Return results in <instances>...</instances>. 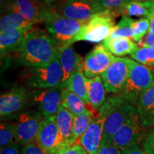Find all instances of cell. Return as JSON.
Wrapping results in <instances>:
<instances>
[{
  "label": "cell",
  "instance_id": "3",
  "mask_svg": "<svg viewBox=\"0 0 154 154\" xmlns=\"http://www.w3.org/2000/svg\"><path fill=\"white\" fill-rule=\"evenodd\" d=\"M129 67V74L124 89L120 94L123 99L133 105H136L138 99L154 82L152 71L137 61L126 58Z\"/></svg>",
  "mask_w": 154,
  "mask_h": 154
},
{
  "label": "cell",
  "instance_id": "28",
  "mask_svg": "<svg viewBox=\"0 0 154 154\" xmlns=\"http://www.w3.org/2000/svg\"><path fill=\"white\" fill-rule=\"evenodd\" d=\"M93 120V114L90 111H86L82 114L75 116L73 125V138L75 143H77V141L79 142L81 137L87 130Z\"/></svg>",
  "mask_w": 154,
  "mask_h": 154
},
{
  "label": "cell",
  "instance_id": "12",
  "mask_svg": "<svg viewBox=\"0 0 154 154\" xmlns=\"http://www.w3.org/2000/svg\"><path fill=\"white\" fill-rule=\"evenodd\" d=\"M136 112V108L128 101L113 109L106 119L101 146L110 143L113 135Z\"/></svg>",
  "mask_w": 154,
  "mask_h": 154
},
{
  "label": "cell",
  "instance_id": "45",
  "mask_svg": "<svg viewBox=\"0 0 154 154\" xmlns=\"http://www.w3.org/2000/svg\"><path fill=\"white\" fill-rule=\"evenodd\" d=\"M83 154H88V153H87V152H86V150H84V153H83Z\"/></svg>",
  "mask_w": 154,
  "mask_h": 154
},
{
  "label": "cell",
  "instance_id": "43",
  "mask_svg": "<svg viewBox=\"0 0 154 154\" xmlns=\"http://www.w3.org/2000/svg\"><path fill=\"white\" fill-rule=\"evenodd\" d=\"M136 1L141 2H151L153 1V0H136Z\"/></svg>",
  "mask_w": 154,
  "mask_h": 154
},
{
  "label": "cell",
  "instance_id": "32",
  "mask_svg": "<svg viewBox=\"0 0 154 154\" xmlns=\"http://www.w3.org/2000/svg\"><path fill=\"white\" fill-rule=\"evenodd\" d=\"M133 39L139 42L143 36L149 33L150 28V20L148 18H140L134 20L133 23Z\"/></svg>",
  "mask_w": 154,
  "mask_h": 154
},
{
  "label": "cell",
  "instance_id": "33",
  "mask_svg": "<svg viewBox=\"0 0 154 154\" xmlns=\"http://www.w3.org/2000/svg\"><path fill=\"white\" fill-rule=\"evenodd\" d=\"M142 147L147 154H154V128L149 131L142 142Z\"/></svg>",
  "mask_w": 154,
  "mask_h": 154
},
{
  "label": "cell",
  "instance_id": "15",
  "mask_svg": "<svg viewBox=\"0 0 154 154\" xmlns=\"http://www.w3.org/2000/svg\"><path fill=\"white\" fill-rule=\"evenodd\" d=\"M106 119L98 115L80 138L79 143L88 154H98L101 144Z\"/></svg>",
  "mask_w": 154,
  "mask_h": 154
},
{
  "label": "cell",
  "instance_id": "44",
  "mask_svg": "<svg viewBox=\"0 0 154 154\" xmlns=\"http://www.w3.org/2000/svg\"><path fill=\"white\" fill-rule=\"evenodd\" d=\"M43 1H44V2H45V4H47V5H49V3L51 2H52L53 0H43Z\"/></svg>",
  "mask_w": 154,
  "mask_h": 154
},
{
  "label": "cell",
  "instance_id": "40",
  "mask_svg": "<svg viewBox=\"0 0 154 154\" xmlns=\"http://www.w3.org/2000/svg\"><path fill=\"white\" fill-rule=\"evenodd\" d=\"M14 0H0V5H1V10L5 9L9 5L14 2Z\"/></svg>",
  "mask_w": 154,
  "mask_h": 154
},
{
  "label": "cell",
  "instance_id": "39",
  "mask_svg": "<svg viewBox=\"0 0 154 154\" xmlns=\"http://www.w3.org/2000/svg\"><path fill=\"white\" fill-rule=\"evenodd\" d=\"M149 19L150 20V28L149 32L154 34V11H153V13H152Z\"/></svg>",
  "mask_w": 154,
  "mask_h": 154
},
{
  "label": "cell",
  "instance_id": "9",
  "mask_svg": "<svg viewBox=\"0 0 154 154\" xmlns=\"http://www.w3.org/2000/svg\"><path fill=\"white\" fill-rule=\"evenodd\" d=\"M128 74L129 67L126 58L115 57L109 69L101 74L106 91L115 94H120L124 89Z\"/></svg>",
  "mask_w": 154,
  "mask_h": 154
},
{
  "label": "cell",
  "instance_id": "36",
  "mask_svg": "<svg viewBox=\"0 0 154 154\" xmlns=\"http://www.w3.org/2000/svg\"><path fill=\"white\" fill-rule=\"evenodd\" d=\"M98 154H122L121 151L113 144L100 146Z\"/></svg>",
  "mask_w": 154,
  "mask_h": 154
},
{
  "label": "cell",
  "instance_id": "14",
  "mask_svg": "<svg viewBox=\"0 0 154 154\" xmlns=\"http://www.w3.org/2000/svg\"><path fill=\"white\" fill-rule=\"evenodd\" d=\"M53 9L66 18L82 22H88L94 15L98 13L94 2L88 3L65 1Z\"/></svg>",
  "mask_w": 154,
  "mask_h": 154
},
{
  "label": "cell",
  "instance_id": "26",
  "mask_svg": "<svg viewBox=\"0 0 154 154\" xmlns=\"http://www.w3.org/2000/svg\"><path fill=\"white\" fill-rule=\"evenodd\" d=\"M153 11L149 2H141L136 0H131L124 6L121 10V14L127 17H139L149 19Z\"/></svg>",
  "mask_w": 154,
  "mask_h": 154
},
{
  "label": "cell",
  "instance_id": "24",
  "mask_svg": "<svg viewBox=\"0 0 154 154\" xmlns=\"http://www.w3.org/2000/svg\"><path fill=\"white\" fill-rule=\"evenodd\" d=\"M86 80L87 78L83 72V64H82L70 77L67 82L66 88L79 96L86 103H90L88 96Z\"/></svg>",
  "mask_w": 154,
  "mask_h": 154
},
{
  "label": "cell",
  "instance_id": "38",
  "mask_svg": "<svg viewBox=\"0 0 154 154\" xmlns=\"http://www.w3.org/2000/svg\"><path fill=\"white\" fill-rule=\"evenodd\" d=\"M122 154H147L143 150H142L139 146L128 148L121 151Z\"/></svg>",
  "mask_w": 154,
  "mask_h": 154
},
{
  "label": "cell",
  "instance_id": "29",
  "mask_svg": "<svg viewBox=\"0 0 154 154\" xmlns=\"http://www.w3.org/2000/svg\"><path fill=\"white\" fill-rule=\"evenodd\" d=\"M131 0H96L94 2L98 13L106 11L114 15L116 17L121 14L124 7Z\"/></svg>",
  "mask_w": 154,
  "mask_h": 154
},
{
  "label": "cell",
  "instance_id": "37",
  "mask_svg": "<svg viewBox=\"0 0 154 154\" xmlns=\"http://www.w3.org/2000/svg\"><path fill=\"white\" fill-rule=\"evenodd\" d=\"M0 154H22V150L20 151L19 145L14 142V143L2 149Z\"/></svg>",
  "mask_w": 154,
  "mask_h": 154
},
{
  "label": "cell",
  "instance_id": "22",
  "mask_svg": "<svg viewBox=\"0 0 154 154\" xmlns=\"http://www.w3.org/2000/svg\"><path fill=\"white\" fill-rule=\"evenodd\" d=\"M34 24L26 20L22 15L16 11H6L2 12L0 20V32L1 33L7 31L26 29H32Z\"/></svg>",
  "mask_w": 154,
  "mask_h": 154
},
{
  "label": "cell",
  "instance_id": "23",
  "mask_svg": "<svg viewBox=\"0 0 154 154\" xmlns=\"http://www.w3.org/2000/svg\"><path fill=\"white\" fill-rule=\"evenodd\" d=\"M86 85L90 104L95 110H99L106 101V88L101 77L87 79Z\"/></svg>",
  "mask_w": 154,
  "mask_h": 154
},
{
  "label": "cell",
  "instance_id": "7",
  "mask_svg": "<svg viewBox=\"0 0 154 154\" xmlns=\"http://www.w3.org/2000/svg\"><path fill=\"white\" fill-rule=\"evenodd\" d=\"M148 132V128L141 124L138 112H136L113 135L109 144H113L121 151L139 146Z\"/></svg>",
  "mask_w": 154,
  "mask_h": 154
},
{
  "label": "cell",
  "instance_id": "10",
  "mask_svg": "<svg viewBox=\"0 0 154 154\" xmlns=\"http://www.w3.org/2000/svg\"><path fill=\"white\" fill-rule=\"evenodd\" d=\"M37 143L46 154H56L63 148L56 115L44 116L38 131Z\"/></svg>",
  "mask_w": 154,
  "mask_h": 154
},
{
  "label": "cell",
  "instance_id": "1",
  "mask_svg": "<svg viewBox=\"0 0 154 154\" xmlns=\"http://www.w3.org/2000/svg\"><path fill=\"white\" fill-rule=\"evenodd\" d=\"M58 47L57 42L47 31L32 29L19 49L14 53V59L21 66H43L58 57Z\"/></svg>",
  "mask_w": 154,
  "mask_h": 154
},
{
  "label": "cell",
  "instance_id": "30",
  "mask_svg": "<svg viewBox=\"0 0 154 154\" xmlns=\"http://www.w3.org/2000/svg\"><path fill=\"white\" fill-rule=\"evenodd\" d=\"M131 57L150 69L154 67V47L149 46L138 47L131 54Z\"/></svg>",
  "mask_w": 154,
  "mask_h": 154
},
{
  "label": "cell",
  "instance_id": "2",
  "mask_svg": "<svg viewBox=\"0 0 154 154\" xmlns=\"http://www.w3.org/2000/svg\"><path fill=\"white\" fill-rule=\"evenodd\" d=\"M41 19L47 32L56 40L59 47L72 46L73 38L86 23L66 18L49 6L44 7Z\"/></svg>",
  "mask_w": 154,
  "mask_h": 154
},
{
  "label": "cell",
  "instance_id": "42",
  "mask_svg": "<svg viewBox=\"0 0 154 154\" xmlns=\"http://www.w3.org/2000/svg\"><path fill=\"white\" fill-rule=\"evenodd\" d=\"M149 4H150V5H151V8L153 9V10L154 11V0H153V1L149 2Z\"/></svg>",
  "mask_w": 154,
  "mask_h": 154
},
{
  "label": "cell",
  "instance_id": "17",
  "mask_svg": "<svg viewBox=\"0 0 154 154\" xmlns=\"http://www.w3.org/2000/svg\"><path fill=\"white\" fill-rule=\"evenodd\" d=\"M44 6L38 0H14L1 12L6 11H16L22 15L34 25L42 23V11Z\"/></svg>",
  "mask_w": 154,
  "mask_h": 154
},
{
  "label": "cell",
  "instance_id": "6",
  "mask_svg": "<svg viewBox=\"0 0 154 154\" xmlns=\"http://www.w3.org/2000/svg\"><path fill=\"white\" fill-rule=\"evenodd\" d=\"M44 116L36 110H27L17 115L14 124V140L19 146L37 143V134Z\"/></svg>",
  "mask_w": 154,
  "mask_h": 154
},
{
  "label": "cell",
  "instance_id": "11",
  "mask_svg": "<svg viewBox=\"0 0 154 154\" xmlns=\"http://www.w3.org/2000/svg\"><path fill=\"white\" fill-rule=\"evenodd\" d=\"M103 44L96 46L87 54L83 61V72L87 79L99 76L106 72L114 59Z\"/></svg>",
  "mask_w": 154,
  "mask_h": 154
},
{
  "label": "cell",
  "instance_id": "13",
  "mask_svg": "<svg viewBox=\"0 0 154 154\" xmlns=\"http://www.w3.org/2000/svg\"><path fill=\"white\" fill-rule=\"evenodd\" d=\"M28 92L24 87L14 86L1 94L0 116L1 119L13 116L27 105Z\"/></svg>",
  "mask_w": 154,
  "mask_h": 154
},
{
  "label": "cell",
  "instance_id": "25",
  "mask_svg": "<svg viewBox=\"0 0 154 154\" xmlns=\"http://www.w3.org/2000/svg\"><path fill=\"white\" fill-rule=\"evenodd\" d=\"M102 44L111 54L116 57H123L128 54H131L138 48L137 44L131 38H126L115 40L105 39Z\"/></svg>",
  "mask_w": 154,
  "mask_h": 154
},
{
  "label": "cell",
  "instance_id": "5",
  "mask_svg": "<svg viewBox=\"0 0 154 154\" xmlns=\"http://www.w3.org/2000/svg\"><path fill=\"white\" fill-rule=\"evenodd\" d=\"M114 15L106 11L99 12L83 26L73 38L72 44L78 41L100 43L110 36L115 25Z\"/></svg>",
  "mask_w": 154,
  "mask_h": 154
},
{
  "label": "cell",
  "instance_id": "31",
  "mask_svg": "<svg viewBox=\"0 0 154 154\" xmlns=\"http://www.w3.org/2000/svg\"><path fill=\"white\" fill-rule=\"evenodd\" d=\"M14 124L9 122H2L0 128V148L14 143Z\"/></svg>",
  "mask_w": 154,
  "mask_h": 154
},
{
  "label": "cell",
  "instance_id": "19",
  "mask_svg": "<svg viewBox=\"0 0 154 154\" xmlns=\"http://www.w3.org/2000/svg\"><path fill=\"white\" fill-rule=\"evenodd\" d=\"M30 30L19 29L0 33V52L2 59L18 51Z\"/></svg>",
  "mask_w": 154,
  "mask_h": 154
},
{
  "label": "cell",
  "instance_id": "21",
  "mask_svg": "<svg viewBox=\"0 0 154 154\" xmlns=\"http://www.w3.org/2000/svg\"><path fill=\"white\" fill-rule=\"evenodd\" d=\"M61 106L69 110L74 116L82 114L86 111H90L94 114L93 111H95L90 103H86L82 98L69 91L66 88L62 89Z\"/></svg>",
  "mask_w": 154,
  "mask_h": 154
},
{
  "label": "cell",
  "instance_id": "18",
  "mask_svg": "<svg viewBox=\"0 0 154 154\" xmlns=\"http://www.w3.org/2000/svg\"><path fill=\"white\" fill-rule=\"evenodd\" d=\"M136 109L143 127L149 128L154 126V82L149 89L140 96Z\"/></svg>",
  "mask_w": 154,
  "mask_h": 154
},
{
  "label": "cell",
  "instance_id": "8",
  "mask_svg": "<svg viewBox=\"0 0 154 154\" xmlns=\"http://www.w3.org/2000/svg\"><path fill=\"white\" fill-rule=\"evenodd\" d=\"M62 89L60 86L49 88H35L28 92L27 105L36 106L44 116H55L61 106Z\"/></svg>",
  "mask_w": 154,
  "mask_h": 154
},
{
  "label": "cell",
  "instance_id": "34",
  "mask_svg": "<svg viewBox=\"0 0 154 154\" xmlns=\"http://www.w3.org/2000/svg\"><path fill=\"white\" fill-rule=\"evenodd\" d=\"M84 150L80 143H77L62 148L56 154H83Z\"/></svg>",
  "mask_w": 154,
  "mask_h": 154
},
{
  "label": "cell",
  "instance_id": "27",
  "mask_svg": "<svg viewBox=\"0 0 154 154\" xmlns=\"http://www.w3.org/2000/svg\"><path fill=\"white\" fill-rule=\"evenodd\" d=\"M134 20L130 17L123 16L122 18L119 21L113 29L112 32L106 39L115 40L118 38H126L133 39V23Z\"/></svg>",
  "mask_w": 154,
  "mask_h": 154
},
{
  "label": "cell",
  "instance_id": "41",
  "mask_svg": "<svg viewBox=\"0 0 154 154\" xmlns=\"http://www.w3.org/2000/svg\"><path fill=\"white\" fill-rule=\"evenodd\" d=\"M66 2H83L91 3L95 2L96 0H66Z\"/></svg>",
  "mask_w": 154,
  "mask_h": 154
},
{
  "label": "cell",
  "instance_id": "4",
  "mask_svg": "<svg viewBox=\"0 0 154 154\" xmlns=\"http://www.w3.org/2000/svg\"><path fill=\"white\" fill-rule=\"evenodd\" d=\"M63 72L59 57L43 66L26 67L23 79L31 88H49L61 85Z\"/></svg>",
  "mask_w": 154,
  "mask_h": 154
},
{
  "label": "cell",
  "instance_id": "35",
  "mask_svg": "<svg viewBox=\"0 0 154 154\" xmlns=\"http://www.w3.org/2000/svg\"><path fill=\"white\" fill-rule=\"evenodd\" d=\"M22 154H46L37 143H30L23 146Z\"/></svg>",
  "mask_w": 154,
  "mask_h": 154
},
{
  "label": "cell",
  "instance_id": "16",
  "mask_svg": "<svg viewBox=\"0 0 154 154\" xmlns=\"http://www.w3.org/2000/svg\"><path fill=\"white\" fill-rule=\"evenodd\" d=\"M58 57L63 72L60 86L62 88H65L72 75L83 64L84 59L75 51L72 46L58 47Z\"/></svg>",
  "mask_w": 154,
  "mask_h": 154
},
{
  "label": "cell",
  "instance_id": "20",
  "mask_svg": "<svg viewBox=\"0 0 154 154\" xmlns=\"http://www.w3.org/2000/svg\"><path fill=\"white\" fill-rule=\"evenodd\" d=\"M74 116H75L72 113L61 106L56 114V121L61 136L63 148L75 144L73 138Z\"/></svg>",
  "mask_w": 154,
  "mask_h": 154
}]
</instances>
